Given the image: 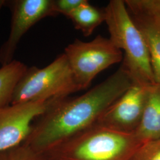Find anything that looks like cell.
Masks as SVG:
<instances>
[{
	"label": "cell",
	"mask_w": 160,
	"mask_h": 160,
	"mask_svg": "<svg viewBox=\"0 0 160 160\" xmlns=\"http://www.w3.org/2000/svg\"><path fill=\"white\" fill-rule=\"evenodd\" d=\"M133 84L122 65L86 93L73 98H58L36 119L24 142L45 158L71 138L96 124L103 113Z\"/></svg>",
	"instance_id": "cell-1"
},
{
	"label": "cell",
	"mask_w": 160,
	"mask_h": 160,
	"mask_svg": "<svg viewBox=\"0 0 160 160\" xmlns=\"http://www.w3.org/2000/svg\"><path fill=\"white\" fill-rule=\"evenodd\" d=\"M142 143L134 133H126L98 123L59 145L46 160H130Z\"/></svg>",
	"instance_id": "cell-2"
},
{
	"label": "cell",
	"mask_w": 160,
	"mask_h": 160,
	"mask_svg": "<svg viewBox=\"0 0 160 160\" xmlns=\"http://www.w3.org/2000/svg\"><path fill=\"white\" fill-rule=\"evenodd\" d=\"M110 39L124 51L122 65L133 83L144 86L155 84L146 42L128 10L125 1L112 0L104 8Z\"/></svg>",
	"instance_id": "cell-3"
},
{
	"label": "cell",
	"mask_w": 160,
	"mask_h": 160,
	"mask_svg": "<svg viewBox=\"0 0 160 160\" xmlns=\"http://www.w3.org/2000/svg\"><path fill=\"white\" fill-rule=\"evenodd\" d=\"M80 90L63 53L45 68L27 69L14 89L11 104L46 102Z\"/></svg>",
	"instance_id": "cell-4"
},
{
	"label": "cell",
	"mask_w": 160,
	"mask_h": 160,
	"mask_svg": "<svg viewBox=\"0 0 160 160\" xmlns=\"http://www.w3.org/2000/svg\"><path fill=\"white\" fill-rule=\"evenodd\" d=\"M64 53L81 90L90 86L100 72L123 59L122 51L101 35L90 42L75 39Z\"/></svg>",
	"instance_id": "cell-5"
},
{
	"label": "cell",
	"mask_w": 160,
	"mask_h": 160,
	"mask_svg": "<svg viewBox=\"0 0 160 160\" xmlns=\"http://www.w3.org/2000/svg\"><path fill=\"white\" fill-rule=\"evenodd\" d=\"M57 99L0 108V153L23 143L30 133L33 121L44 114Z\"/></svg>",
	"instance_id": "cell-6"
},
{
	"label": "cell",
	"mask_w": 160,
	"mask_h": 160,
	"mask_svg": "<svg viewBox=\"0 0 160 160\" xmlns=\"http://www.w3.org/2000/svg\"><path fill=\"white\" fill-rule=\"evenodd\" d=\"M12 24L8 38L0 48L2 66L12 62L22 38L40 20L57 15L52 0H17L12 2Z\"/></svg>",
	"instance_id": "cell-7"
},
{
	"label": "cell",
	"mask_w": 160,
	"mask_h": 160,
	"mask_svg": "<svg viewBox=\"0 0 160 160\" xmlns=\"http://www.w3.org/2000/svg\"><path fill=\"white\" fill-rule=\"evenodd\" d=\"M150 86L133 83L103 113L97 123L118 131L134 133L141 120Z\"/></svg>",
	"instance_id": "cell-8"
},
{
	"label": "cell",
	"mask_w": 160,
	"mask_h": 160,
	"mask_svg": "<svg viewBox=\"0 0 160 160\" xmlns=\"http://www.w3.org/2000/svg\"><path fill=\"white\" fill-rule=\"evenodd\" d=\"M141 142L160 138V83L149 87L140 123L134 132Z\"/></svg>",
	"instance_id": "cell-9"
},
{
	"label": "cell",
	"mask_w": 160,
	"mask_h": 160,
	"mask_svg": "<svg viewBox=\"0 0 160 160\" xmlns=\"http://www.w3.org/2000/svg\"><path fill=\"white\" fill-rule=\"evenodd\" d=\"M130 14L146 42L155 82L160 83V22L142 16Z\"/></svg>",
	"instance_id": "cell-10"
},
{
	"label": "cell",
	"mask_w": 160,
	"mask_h": 160,
	"mask_svg": "<svg viewBox=\"0 0 160 160\" xmlns=\"http://www.w3.org/2000/svg\"><path fill=\"white\" fill-rule=\"evenodd\" d=\"M68 18L71 20L75 28L80 30L84 36H90L94 30L106 20L104 9L92 6L85 0Z\"/></svg>",
	"instance_id": "cell-11"
},
{
	"label": "cell",
	"mask_w": 160,
	"mask_h": 160,
	"mask_svg": "<svg viewBox=\"0 0 160 160\" xmlns=\"http://www.w3.org/2000/svg\"><path fill=\"white\" fill-rule=\"evenodd\" d=\"M28 68L16 60L0 68V108L11 104L14 89Z\"/></svg>",
	"instance_id": "cell-12"
},
{
	"label": "cell",
	"mask_w": 160,
	"mask_h": 160,
	"mask_svg": "<svg viewBox=\"0 0 160 160\" xmlns=\"http://www.w3.org/2000/svg\"><path fill=\"white\" fill-rule=\"evenodd\" d=\"M125 2L131 14L160 22V0H125Z\"/></svg>",
	"instance_id": "cell-13"
},
{
	"label": "cell",
	"mask_w": 160,
	"mask_h": 160,
	"mask_svg": "<svg viewBox=\"0 0 160 160\" xmlns=\"http://www.w3.org/2000/svg\"><path fill=\"white\" fill-rule=\"evenodd\" d=\"M0 160H46L28 145L23 142L13 148L0 153Z\"/></svg>",
	"instance_id": "cell-14"
},
{
	"label": "cell",
	"mask_w": 160,
	"mask_h": 160,
	"mask_svg": "<svg viewBox=\"0 0 160 160\" xmlns=\"http://www.w3.org/2000/svg\"><path fill=\"white\" fill-rule=\"evenodd\" d=\"M130 160H160V138L142 142Z\"/></svg>",
	"instance_id": "cell-15"
},
{
	"label": "cell",
	"mask_w": 160,
	"mask_h": 160,
	"mask_svg": "<svg viewBox=\"0 0 160 160\" xmlns=\"http://www.w3.org/2000/svg\"><path fill=\"white\" fill-rule=\"evenodd\" d=\"M85 0H55L53 7L58 14H62L68 17L75 10L80 7Z\"/></svg>",
	"instance_id": "cell-16"
},
{
	"label": "cell",
	"mask_w": 160,
	"mask_h": 160,
	"mask_svg": "<svg viewBox=\"0 0 160 160\" xmlns=\"http://www.w3.org/2000/svg\"><path fill=\"white\" fill-rule=\"evenodd\" d=\"M4 1H0V9L1 8V6H2V4H4Z\"/></svg>",
	"instance_id": "cell-17"
}]
</instances>
